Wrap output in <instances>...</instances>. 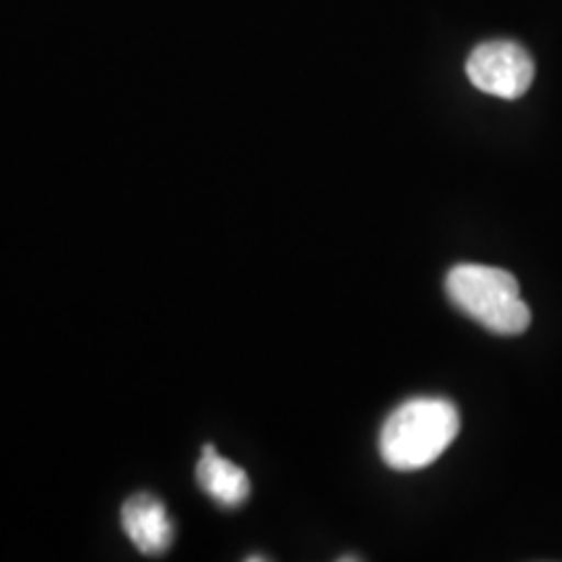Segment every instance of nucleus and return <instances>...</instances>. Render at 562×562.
<instances>
[{
	"label": "nucleus",
	"mask_w": 562,
	"mask_h": 562,
	"mask_svg": "<svg viewBox=\"0 0 562 562\" xmlns=\"http://www.w3.org/2000/svg\"><path fill=\"white\" fill-rule=\"evenodd\" d=\"M461 414L446 398H412L385 419L381 459L396 472H419L430 467L459 438Z\"/></svg>",
	"instance_id": "obj_1"
},
{
	"label": "nucleus",
	"mask_w": 562,
	"mask_h": 562,
	"mask_svg": "<svg viewBox=\"0 0 562 562\" xmlns=\"http://www.w3.org/2000/svg\"><path fill=\"white\" fill-rule=\"evenodd\" d=\"M446 292L463 315L497 336H518L531 323L516 277L503 269L480 263L456 266L448 271Z\"/></svg>",
	"instance_id": "obj_2"
},
{
	"label": "nucleus",
	"mask_w": 562,
	"mask_h": 562,
	"mask_svg": "<svg viewBox=\"0 0 562 562\" xmlns=\"http://www.w3.org/2000/svg\"><path fill=\"white\" fill-rule=\"evenodd\" d=\"M467 76L484 94L501 97V100H518L529 91L533 81V60L518 42H482L469 55Z\"/></svg>",
	"instance_id": "obj_3"
},
{
	"label": "nucleus",
	"mask_w": 562,
	"mask_h": 562,
	"mask_svg": "<svg viewBox=\"0 0 562 562\" xmlns=\"http://www.w3.org/2000/svg\"><path fill=\"white\" fill-rule=\"evenodd\" d=\"M123 529L138 552L157 558L175 542V524L165 503L149 492H138L123 505Z\"/></svg>",
	"instance_id": "obj_4"
},
{
	"label": "nucleus",
	"mask_w": 562,
	"mask_h": 562,
	"mask_svg": "<svg viewBox=\"0 0 562 562\" xmlns=\"http://www.w3.org/2000/svg\"><path fill=\"white\" fill-rule=\"evenodd\" d=\"M195 480L211 501L227 510L240 508L250 495V480L245 469L216 453L214 446L203 448L199 467H195Z\"/></svg>",
	"instance_id": "obj_5"
}]
</instances>
